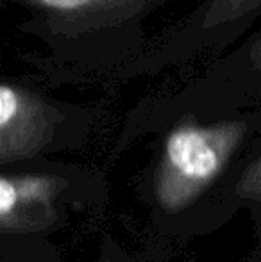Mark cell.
Wrapping results in <instances>:
<instances>
[{
	"mask_svg": "<svg viewBox=\"0 0 261 262\" xmlns=\"http://www.w3.org/2000/svg\"><path fill=\"white\" fill-rule=\"evenodd\" d=\"M101 262H113V260H111V259H108V257H104V259H102Z\"/></svg>",
	"mask_w": 261,
	"mask_h": 262,
	"instance_id": "obj_7",
	"label": "cell"
},
{
	"mask_svg": "<svg viewBox=\"0 0 261 262\" xmlns=\"http://www.w3.org/2000/svg\"><path fill=\"white\" fill-rule=\"evenodd\" d=\"M25 2L65 14H84L97 13V11H111L122 6H132L134 2H142V0H25Z\"/></svg>",
	"mask_w": 261,
	"mask_h": 262,
	"instance_id": "obj_4",
	"label": "cell"
},
{
	"mask_svg": "<svg viewBox=\"0 0 261 262\" xmlns=\"http://www.w3.org/2000/svg\"><path fill=\"white\" fill-rule=\"evenodd\" d=\"M259 159H254L252 164L242 175L240 182H238V194L244 198H251V200H259L261 194V175H259Z\"/></svg>",
	"mask_w": 261,
	"mask_h": 262,
	"instance_id": "obj_6",
	"label": "cell"
},
{
	"mask_svg": "<svg viewBox=\"0 0 261 262\" xmlns=\"http://www.w3.org/2000/svg\"><path fill=\"white\" fill-rule=\"evenodd\" d=\"M258 4L259 0H213L204 14V27L209 29L234 20V18L254 9Z\"/></svg>",
	"mask_w": 261,
	"mask_h": 262,
	"instance_id": "obj_5",
	"label": "cell"
},
{
	"mask_svg": "<svg viewBox=\"0 0 261 262\" xmlns=\"http://www.w3.org/2000/svg\"><path fill=\"white\" fill-rule=\"evenodd\" d=\"M66 186L57 175H0V234L39 232L56 223V202Z\"/></svg>",
	"mask_w": 261,
	"mask_h": 262,
	"instance_id": "obj_3",
	"label": "cell"
},
{
	"mask_svg": "<svg viewBox=\"0 0 261 262\" xmlns=\"http://www.w3.org/2000/svg\"><path fill=\"white\" fill-rule=\"evenodd\" d=\"M57 113L24 88L0 84V162L31 159L52 139Z\"/></svg>",
	"mask_w": 261,
	"mask_h": 262,
	"instance_id": "obj_2",
	"label": "cell"
},
{
	"mask_svg": "<svg viewBox=\"0 0 261 262\" xmlns=\"http://www.w3.org/2000/svg\"><path fill=\"white\" fill-rule=\"evenodd\" d=\"M247 134L244 121L198 125L185 121L168 134L154 194L167 212H181L215 182Z\"/></svg>",
	"mask_w": 261,
	"mask_h": 262,
	"instance_id": "obj_1",
	"label": "cell"
}]
</instances>
